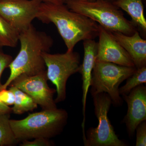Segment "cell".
<instances>
[{
	"instance_id": "cell-22",
	"label": "cell",
	"mask_w": 146,
	"mask_h": 146,
	"mask_svg": "<svg viewBox=\"0 0 146 146\" xmlns=\"http://www.w3.org/2000/svg\"><path fill=\"white\" fill-rule=\"evenodd\" d=\"M12 60L13 58L11 56L0 51V91L2 89L3 87V84H2L1 81L2 73L5 68L8 67Z\"/></svg>"
},
{
	"instance_id": "cell-23",
	"label": "cell",
	"mask_w": 146,
	"mask_h": 146,
	"mask_svg": "<svg viewBox=\"0 0 146 146\" xmlns=\"http://www.w3.org/2000/svg\"><path fill=\"white\" fill-rule=\"evenodd\" d=\"M12 112V108L0 102V114H10Z\"/></svg>"
},
{
	"instance_id": "cell-20",
	"label": "cell",
	"mask_w": 146,
	"mask_h": 146,
	"mask_svg": "<svg viewBox=\"0 0 146 146\" xmlns=\"http://www.w3.org/2000/svg\"><path fill=\"white\" fill-rule=\"evenodd\" d=\"M15 101V96L10 89H3L0 91V102L9 106L13 105Z\"/></svg>"
},
{
	"instance_id": "cell-10",
	"label": "cell",
	"mask_w": 146,
	"mask_h": 146,
	"mask_svg": "<svg viewBox=\"0 0 146 146\" xmlns=\"http://www.w3.org/2000/svg\"><path fill=\"white\" fill-rule=\"evenodd\" d=\"M96 61L110 62L126 67H135L132 59L111 32L99 25Z\"/></svg>"
},
{
	"instance_id": "cell-16",
	"label": "cell",
	"mask_w": 146,
	"mask_h": 146,
	"mask_svg": "<svg viewBox=\"0 0 146 146\" xmlns=\"http://www.w3.org/2000/svg\"><path fill=\"white\" fill-rule=\"evenodd\" d=\"M19 33L4 18L0 16V45L15 47L19 42Z\"/></svg>"
},
{
	"instance_id": "cell-18",
	"label": "cell",
	"mask_w": 146,
	"mask_h": 146,
	"mask_svg": "<svg viewBox=\"0 0 146 146\" xmlns=\"http://www.w3.org/2000/svg\"><path fill=\"white\" fill-rule=\"evenodd\" d=\"M126 80L125 84L119 88L121 96L127 95L134 88L146 84V66L136 69V72Z\"/></svg>"
},
{
	"instance_id": "cell-21",
	"label": "cell",
	"mask_w": 146,
	"mask_h": 146,
	"mask_svg": "<svg viewBox=\"0 0 146 146\" xmlns=\"http://www.w3.org/2000/svg\"><path fill=\"white\" fill-rule=\"evenodd\" d=\"M33 141L24 140L22 141L20 146H50L53 144L49 141V139L43 138H35Z\"/></svg>"
},
{
	"instance_id": "cell-2",
	"label": "cell",
	"mask_w": 146,
	"mask_h": 146,
	"mask_svg": "<svg viewBox=\"0 0 146 146\" xmlns=\"http://www.w3.org/2000/svg\"><path fill=\"white\" fill-rule=\"evenodd\" d=\"M21 48L18 54L9 65L10 73L3 89H6L12 82L23 74L34 75L46 70L42 54L48 52L53 44L51 37L44 32L36 30L31 25L19 33Z\"/></svg>"
},
{
	"instance_id": "cell-1",
	"label": "cell",
	"mask_w": 146,
	"mask_h": 146,
	"mask_svg": "<svg viewBox=\"0 0 146 146\" xmlns=\"http://www.w3.org/2000/svg\"><path fill=\"white\" fill-rule=\"evenodd\" d=\"M37 18L44 23L54 24L68 51L74 50L80 41L94 39L98 36L99 25L71 10L65 4L42 2Z\"/></svg>"
},
{
	"instance_id": "cell-8",
	"label": "cell",
	"mask_w": 146,
	"mask_h": 146,
	"mask_svg": "<svg viewBox=\"0 0 146 146\" xmlns=\"http://www.w3.org/2000/svg\"><path fill=\"white\" fill-rule=\"evenodd\" d=\"M41 0H1L0 16L19 33L26 30L37 18Z\"/></svg>"
},
{
	"instance_id": "cell-28",
	"label": "cell",
	"mask_w": 146,
	"mask_h": 146,
	"mask_svg": "<svg viewBox=\"0 0 146 146\" xmlns=\"http://www.w3.org/2000/svg\"><path fill=\"white\" fill-rule=\"evenodd\" d=\"M1 45H0V49H1Z\"/></svg>"
},
{
	"instance_id": "cell-15",
	"label": "cell",
	"mask_w": 146,
	"mask_h": 146,
	"mask_svg": "<svg viewBox=\"0 0 146 146\" xmlns=\"http://www.w3.org/2000/svg\"><path fill=\"white\" fill-rule=\"evenodd\" d=\"M9 89L15 96L14 103L11 108L13 113L21 115L37 108L38 105L26 93L15 86H10Z\"/></svg>"
},
{
	"instance_id": "cell-12",
	"label": "cell",
	"mask_w": 146,
	"mask_h": 146,
	"mask_svg": "<svg viewBox=\"0 0 146 146\" xmlns=\"http://www.w3.org/2000/svg\"><path fill=\"white\" fill-rule=\"evenodd\" d=\"M84 56L82 64H80L78 72L82 75V115L83 121L82 123V134L85 133L86 108L87 94L91 86V77L96 62L98 50V43L94 39L84 40L83 42Z\"/></svg>"
},
{
	"instance_id": "cell-27",
	"label": "cell",
	"mask_w": 146,
	"mask_h": 146,
	"mask_svg": "<svg viewBox=\"0 0 146 146\" xmlns=\"http://www.w3.org/2000/svg\"><path fill=\"white\" fill-rule=\"evenodd\" d=\"M80 1H86V0H80Z\"/></svg>"
},
{
	"instance_id": "cell-4",
	"label": "cell",
	"mask_w": 146,
	"mask_h": 146,
	"mask_svg": "<svg viewBox=\"0 0 146 146\" xmlns=\"http://www.w3.org/2000/svg\"><path fill=\"white\" fill-rule=\"evenodd\" d=\"M65 4L71 10L88 17L108 31L131 35L137 31L132 22L112 3L105 0H66Z\"/></svg>"
},
{
	"instance_id": "cell-26",
	"label": "cell",
	"mask_w": 146,
	"mask_h": 146,
	"mask_svg": "<svg viewBox=\"0 0 146 146\" xmlns=\"http://www.w3.org/2000/svg\"><path fill=\"white\" fill-rule=\"evenodd\" d=\"M86 1H96V0H86Z\"/></svg>"
},
{
	"instance_id": "cell-6",
	"label": "cell",
	"mask_w": 146,
	"mask_h": 146,
	"mask_svg": "<svg viewBox=\"0 0 146 146\" xmlns=\"http://www.w3.org/2000/svg\"><path fill=\"white\" fill-rule=\"evenodd\" d=\"M94 111L98 124L89 128L85 132L83 140L85 146H127V144L119 139L108 117L112 104L111 98L106 93L92 96Z\"/></svg>"
},
{
	"instance_id": "cell-3",
	"label": "cell",
	"mask_w": 146,
	"mask_h": 146,
	"mask_svg": "<svg viewBox=\"0 0 146 146\" xmlns=\"http://www.w3.org/2000/svg\"><path fill=\"white\" fill-rule=\"evenodd\" d=\"M68 117L65 109L43 110L29 114L23 119H10V124L19 141L38 138L50 139L63 131Z\"/></svg>"
},
{
	"instance_id": "cell-7",
	"label": "cell",
	"mask_w": 146,
	"mask_h": 146,
	"mask_svg": "<svg viewBox=\"0 0 146 146\" xmlns=\"http://www.w3.org/2000/svg\"><path fill=\"white\" fill-rule=\"evenodd\" d=\"M44 61L48 80L56 86L57 94L56 103L64 101L66 98V84L71 76L78 72L80 65V56L74 50H67L62 54H51L44 52Z\"/></svg>"
},
{
	"instance_id": "cell-9",
	"label": "cell",
	"mask_w": 146,
	"mask_h": 146,
	"mask_svg": "<svg viewBox=\"0 0 146 146\" xmlns=\"http://www.w3.org/2000/svg\"><path fill=\"white\" fill-rule=\"evenodd\" d=\"M46 70L34 75L23 74L16 77L9 86H16L27 94L43 110L56 109L54 99L56 89L48 84Z\"/></svg>"
},
{
	"instance_id": "cell-13",
	"label": "cell",
	"mask_w": 146,
	"mask_h": 146,
	"mask_svg": "<svg viewBox=\"0 0 146 146\" xmlns=\"http://www.w3.org/2000/svg\"><path fill=\"white\" fill-rule=\"evenodd\" d=\"M110 32L129 55L136 69L146 66V40L141 37L138 30L131 35Z\"/></svg>"
},
{
	"instance_id": "cell-11",
	"label": "cell",
	"mask_w": 146,
	"mask_h": 146,
	"mask_svg": "<svg viewBox=\"0 0 146 146\" xmlns=\"http://www.w3.org/2000/svg\"><path fill=\"white\" fill-rule=\"evenodd\" d=\"M123 97L127 106V112L123 122L129 136L132 137L137 126L146 120V86L142 84L137 86Z\"/></svg>"
},
{
	"instance_id": "cell-19",
	"label": "cell",
	"mask_w": 146,
	"mask_h": 146,
	"mask_svg": "<svg viewBox=\"0 0 146 146\" xmlns=\"http://www.w3.org/2000/svg\"><path fill=\"white\" fill-rule=\"evenodd\" d=\"M136 146H146V121L141 123L136 127Z\"/></svg>"
},
{
	"instance_id": "cell-14",
	"label": "cell",
	"mask_w": 146,
	"mask_h": 146,
	"mask_svg": "<svg viewBox=\"0 0 146 146\" xmlns=\"http://www.w3.org/2000/svg\"><path fill=\"white\" fill-rule=\"evenodd\" d=\"M112 3L126 12L131 18L133 25L146 33V20L142 0H116Z\"/></svg>"
},
{
	"instance_id": "cell-17",
	"label": "cell",
	"mask_w": 146,
	"mask_h": 146,
	"mask_svg": "<svg viewBox=\"0 0 146 146\" xmlns=\"http://www.w3.org/2000/svg\"><path fill=\"white\" fill-rule=\"evenodd\" d=\"M10 114H0V146H13L19 141L10 124Z\"/></svg>"
},
{
	"instance_id": "cell-5",
	"label": "cell",
	"mask_w": 146,
	"mask_h": 146,
	"mask_svg": "<svg viewBox=\"0 0 146 146\" xmlns=\"http://www.w3.org/2000/svg\"><path fill=\"white\" fill-rule=\"evenodd\" d=\"M136 67H126L110 62L96 61L92 73L91 95L108 94L112 104L121 106L123 100L119 93L121 84L136 72Z\"/></svg>"
},
{
	"instance_id": "cell-25",
	"label": "cell",
	"mask_w": 146,
	"mask_h": 146,
	"mask_svg": "<svg viewBox=\"0 0 146 146\" xmlns=\"http://www.w3.org/2000/svg\"><path fill=\"white\" fill-rule=\"evenodd\" d=\"M105 1H107L113 3L116 1V0H105Z\"/></svg>"
},
{
	"instance_id": "cell-24",
	"label": "cell",
	"mask_w": 146,
	"mask_h": 146,
	"mask_svg": "<svg viewBox=\"0 0 146 146\" xmlns=\"http://www.w3.org/2000/svg\"><path fill=\"white\" fill-rule=\"evenodd\" d=\"M41 1L45 2L52 3L56 4H65L66 0H41Z\"/></svg>"
}]
</instances>
